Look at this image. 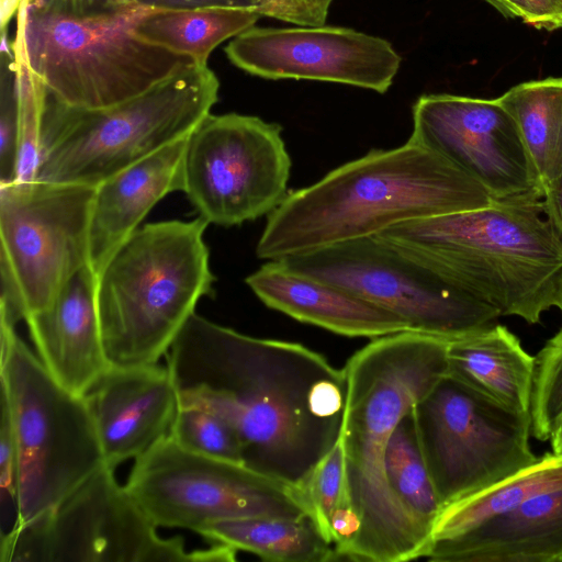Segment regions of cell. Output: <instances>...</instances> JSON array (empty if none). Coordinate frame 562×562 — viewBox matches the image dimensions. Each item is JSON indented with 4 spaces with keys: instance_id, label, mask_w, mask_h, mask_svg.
I'll use <instances>...</instances> for the list:
<instances>
[{
    "instance_id": "31",
    "label": "cell",
    "mask_w": 562,
    "mask_h": 562,
    "mask_svg": "<svg viewBox=\"0 0 562 562\" xmlns=\"http://www.w3.org/2000/svg\"><path fill=\"white\" fill-rule=\"evenodd\" d=\"M303 493L312 514L330 541L329 522L333 515L338 509L353 512L346 485L345 456L340 439L316 465Z\"/></svg>"
},
{
    "instance_id": "32",
    "label": "cell",
    "mask_w": 562,
    "mask_h": 562,
    "mask_svg": "<svg viewBox=\"0 0 562 562\" xmlns=\"http://www.w3.org/2000/svg\"><path fill=\"white\" fill-rule=\"evenodd\" d=\"M18 94L13 59L2 50L0 92V186L15 181L18 156Z\"/></svg>"
},
{
    "instance_id": "6",
    "label": "cell",
    "mask_w": 562,
    "mask_h": 562,
    "mask_svg": "<svg viewBox=\"0 0 562 562\" xmlns=\"http://www.w3.org/2000/svg\"><path fill=\"white\" fill-rule=\"evenodd\" d=\"M220 81L192 64L150 90L104 109H79L46 89L35 180L98 187L184 138L211 113Z\"/></svg>"
},
{
    "instance_id": "36",
    "label": "cell",
    "mask_w": 562,
    "mask_h": 562,
    "mask_svg": "<svg viewBox=\"0 0 562 562\" xmlns=\"http://www.w3.org/2000/svg\"><path fill=\"white\" fill-rule=\"evenodd\" d=\"M515 18L537 29H562V0H509Z\"/></svg>"
},
{
    "instance_id": "33",
    "label": "cell",
    "mask_w": 562,
    "mask_h": 562,
    "mask_svg": "<svg viewBox=\"0 0 562 562\" xmlns=\"http://www.w3.org/2000/svg\"><path fill=\"white\" fill-rule=\"evenodd\" d=\"M16 493H18V456L13 426L9 409L1 400V427H0V509L1 533L9 525L8 531L16 520ZM7 531V532H8ZM4 535V533H3ZM2 536V535H1Z\"/></svg>"
},
{
    "instance_id": "21",
    "label": "cell",
    "mask_w": 562,
    "mask_h": 562,
    "mask_svg": "<svg viewBox=\"0 0 562 562\" xmlns=\"http://www.w3.org/2000/svg\"><path fill=\"white\" fill-rule=\"evenodd\" d=\"M436 562H562V486L430 546Z\"/></svg>"
},
{
    "instance_id": "14",
    "label": "cell",
    "mask_w": 562,
    "mask_h": 562,
    "mask_svg": "<svg viewBox=\"0 0 562 562\" xmlns=\"http://www.w3.org/2000/svg\"><path fill=\"white\" fill-rule=\"evenodd\" d=\"M291 165L279 124L210 113L188 137L182 192L209 224L240 225L282 203Z\"/></svg>"
},
{
    "instance_id": "17",
    "label": "cell",
    "mask_w": 562,
    "mask_h": 562,
    "mask_svg": "<svg viewBox=\"0 0 562 562\" xmlns=\"http://www.w3.org/2000/svg\"><path fill=\"white\" fill-rule=\"evenodd\" d=\"M104 464L115 470L170 436L180 408L167 366H110L82 395Z\"/></svg>"
},
{
    "instance_id": "1",
    "label": "cell",
    "mask_w": 562,
    "mask_h": 562,
    "mask_svg": "<svg viewBox=\"0 0 562 562\" xmlns=\"http://www.w3.org/2000/svg\"><path fill=\"white\" fill-rule=\"evenodd\" d=\"M166 357L180 406L225 420L243 463L259 473L303 492L340 438L344 369L302 344L248 336L193 313Z\"/></svg>"
},
{
    "instance_id": "3",
    "label": "cell",
    "mask_w": 562,
    "mask_h": 562,
    "mask_svg": "<svg viewBox=\"0 0 562 562\" xmlns=\"http://www.w3.org/2000/svg\"><path fill=\"white\" fill-rule=\"evenodd\" d=\"M449 340L413 330L374 338L345 364L340 434L346 485L359 532L349 560L425 558L428 539L389 487L384 456L400 420L448 372Z\"/></svg>"
},
{
    "instance_id": "24",
    "label": "cell",
    "mask_w": 562,
    "mask_h": 562,
    "mask_svg": "<svg viewBox=\"0 0 562 562\" xmlns=\"http://www.w3.org/2000/svg\"><path fill=\"white\" fill-rule=\"evenodd\" d=\"M498 100L513 116L546 191L562 177V77L521 82Z\"/></svg>"
},
{
    "instance_id": "8",
    "label": "cell",
    "mask_w": 562,
    "mask_h": 562,
    "mask_svg": "<svg viewBox=\"0 0 562 562\" xmlns=\"http://www.w3.org/2000/svg\"><path fill=\"white\" fill-rule=\"evenodd\" d=\"M0 325L1 400L9 409L18 456L16 526L56 507L104 465V459L83 396L48 372L14 325L3 319Z\"/></svg>"
},
{
    "instance_id": "7",
    "label": "cell",
    "mask_w": 562,
    "mask_h": 562,
    "mask_svg": "<svg viewBox=\"0 0 562 562\" xmlns=\"http://www.w3.org/2000/svg\"><path fill=\"white\" fill-rule=\"evenodd\" d=\"M154 11L132 5L81 19L20 0L12 49L60 102L79 109L109 108L195 64L137 36V24Z\"/></svg>"
},
{
    "instance_id": "22",
    "label": "cell",
    "mask_w": 562,
    "mask_h": 562,
    "mask_svg": "<svg viewBox=\"0 0 562 562\" xmlns=\"http://www.w3.org/2000/svg\"><path fill=\"white\" fill-rule=\"evenodd\" d=\"M535 364L520 340L496 323L449 340L448 373L519 413H530Z\"/></svg>"
},
{
    "instance_id": "25",
    "label": "cell",
    "mask_w": 562,
    "mask_h": 562,
    "mask_svg": "<svg viewBox=\"0 0 562 562\" xmlns=\"http://www.w3.org/2000/svg\"><path fill=\"white\" fill-rule=\"evenodd\" d=\"M260 16L254 9L240 8L157 10L146 15L135 31L150 44L207 66L215 47L252 27Z\"/></svg>"
},
{
    "instance_id": "28",
    "label": "cell",
    "mask_w": 562,
    "mask_h": 562,
    "mask_svg": "<svg viewBox=\"0 0 562 562\" xmlns=\"http://www.w3.org/2000/svg\"><path fill=\"white\" fill-rule=\"evenodd\" d=\"M18 94V156L14 182L33 181L41 159V130L46 90L13 49Z\"/></svg>"
},
{
    "instance_id": "15",
    "label": "cell",
    "mask_w": 562,
    "mask_h": 562,
    "mask_svg": "<svg viewBox=\"0 0 562 562\" xmlns=\"http://www.w3.org/2000/svg\"><path fill=\"white\" fill-rule=\"evenodd\" d=\"M412 114L409 140L449 161L494 202L542 200L543 187L518 127L498 98L424 94Z\"/></svg>"
},
{
    "instance_id": "5",
    "label": "cell",
    "mask_w": 562,
    "mask_h": 562,
    "mask_svg": "<svg viewBox=\"0 0 562 562\" xmlns=\"http://www.w3.org/2000/svg\"><path fill=\"white\" fill-rule=\"evenodd\" d=\"M209 223L164 221L138 227L112 255L97 282V308L110 366L158 363L214 294L203 234Z\"/></svg>"
},
{
    "instance_id": "23",
    "label": "cell",
    "mask_w": 562,
    "mask_h": 562,
    "mask_svg": "<svg viewBox=\"0 0 562 562\" xmlns=\"http://www.w3.org/2000/svg\"><path fill=\"white\" fill-rule=\"evenodd\" d=\"M198 533L213 543L254 553L276 562L336 561L335 547L312 514L295 518L260 517L222 520Z\"/></svg>"
},
{
    "instance_id": "16",
    "label": "cell",
    "mask_w": 562,
    "mask_h": 562,
    "mask_svg": "<svg viewBox=\"0 0 562 562\" xmlns=\"http://www.w3.org/2000/svg\"><path fill=\"white\" fill-rule=\"evenodd\" d=\"M228 59L268 79L338 82L384 93L401 57L390 42L339 26L250 27L225 47Z\"/></svg>"
},
{
    "instance_id": "11",
    "label": "cell",
    "mask_w": 562,
    "mask_h": 562,
    "mask_svg": "<svg viewBox=\"0 0 562 562\" xmlns=\"http://www.w3.org/2000/svg\"><path fill=\"white\" fill-rule=\"evenodd\" d=\"M442 507L533 464L530 413L513 411L447 372L412 408Z\"/></svg>"
},
{
    "instance_id": "4",
    "label": "cell",
    "mask_w": 562,
    "mask_h": 562,
    "mask_svg": "<svg viewBox=\"0 0 562 562\" xmlns=\"http://www.w3.org/2000/svg\"><path fill=\"white\" fill-rule=\"evenodd\" d=\"M449 283L529 324L562 313V240L542 200L425 217L378 234Z\"/></svg>"
},
{
    "instance_id": "2",
    "label": "cell",
    "mask_w": 562,
    "mask_h": 562,
    "mask_svg": "<svg viewBox=\"0 0 562 562\" xmlns=\"http://www.w3.org/2000/svg\"><path fill=\"white\" fill-rule=\"evenodd\" d=\"M493 202L477 182L408 139L396 148L371 149L317 182L289 191L268 215L256 255L281 260Z\"/></svg>"
},
{
    "instance_id": "20",
    "label": "cell",
    "mask_w": 562,
    "mask_h": 562,
    "mask_svg": "<svg viewBox=\"0 0 562 562\" xmlns=\"http://www.w3.org/2000/svg\"><path fill=\"white\" fill-rule=\"evenodd\" d=\"M245 282L268 307L348 337L378 338L409 330L405 321L331 283L269 260Z\"/></svg>"
},
{
    "instance_id": "34",
    "label": "cell",
    "mask_w": 562,
    "mask_h": 562,
    "mask_svg": "<svg viewBox=\"0 0 562 562\" xmlns=\"http://www.w3.org/2000/svg\"><path fill=\"white\" fill-rule=\"evenodd\" d=\"M333 0H258L257 12L300 26L324 25Z\"/></svg>"
},
{
    "instance_id": "37",
    "label": "cell",
    "mask_w": 562,
    "mask_h": 562,
    "mask_svg": "<svg viewBox=\"0 0 562 562\" xmlns=\"http://www.w3.org/2000/svg\"><path fill=\"white\" fill-rule=\"evenodd\" d=\"M135 5L156 10H189L205 8H240L257 10L258 0H131Z\"/></svg>"
},
{
    "instance_id": "10",
    "label": "cell",
    "mask_w": 562,
    "mask_h": 562,
    "mask_svg": "<svg viewBox=\"0 0 562 562\" xmlns=\"http://www.w3.org/2000/svg\"><path fill=\"white\" fill-rule=\"evenodd\" d=\"M94 191L40 180L0 186V319L15 326L46 308L89 265Z\"/></svg>"
},
{
    "instance_id": "26",
    "label": "cell",
    "mask_w": 562,
    "mask_h": 562,
    "mask_svg": "<svg viewBox=\"0 0 562 562\" xmlns=\"http://www.w3.org/2000/svg\"><path fill=\"white\" fill-rule=\"evenodd\" d=\"M559 486H562V453L548 452L517 473L442 507L432 528L430 546L462 535Z\"/></svg>"
},
{
    "instance_id": "9",
    "label": "cell",
    "mask_w": 562,
    "mask_h": 562,
    "mask_svg": "<svg viewBox=\"0 0 562 562\" xmlns=\"http://www.w3.org/2000/svg\"><path fill=\"white\" fill-rule=\"evenodd\" d=\"M157 526L102 465L53 509L1 536V562H231L218 543L189 551Z\"/></svg>"
},
{
    "instance_id": "29",
    "label": "cell",
    "mask_w": 562,
    "mask_h": 562,
    "mask_svg": "<svg viewBox=\"0 0 562 562\" xmlns=\"http://www.w3.org/2000/svg\"><path fill=\"white\" fill-rule=\"evenodd\" d=\"M170 437L192 452L243 463L238 436L225 420L207 409L180 406Z\"/></svg>"
},
{
    "instance_id": "19",
    "label": "cell",
    "mask_w": 562,
    "mask_h": 562,
    "mask_svg": "<svg viewBox=\"0 0 562 562\" xmlns=\"http://www.w3.org/2000/svg\"><path fill=\"white\" fill-rule=\"evenodd\" d=\"M188 137L95 187L89 224V266L97 277L156 203L170 192L182 191Z\"/></svg>"
},
{
    "instance_id": "12",
    "label": "cell",
    "mask_w": 562,
    "mask_h": 562,
    "mask_svg": "<svg viewBox=\"0 0 562 562\" xmlns=\"http://www.w3.org/2000/svg\"><path fill=\"white\" fill-rule=\"evenodd\" d=\"M125 486L157 527L198 532L222 520L312 514L301 490L187 450L170 436L135 459Z\"/></svg>"
},
{
    "instance_id": "40",
    "label": "cell",
    "mask_w": 562,
    "mask_h": 562,
    "mask_svg": "<svg viewBox=\"0 0 562 562\" xmlns=\"http://www.w3.org/2000/svg\"><path fill=\"white\" fill-rule=\"evenodd\" d=\"M492 7H494L498 12L504 14L507 18H515L514 10L509 0H485Z\"/></svg>"
},
{
    "instance_id": "13",
    "label": "cell",
    "mask_w": 562,
    "mask_h": 562,
    "mask_svg": "<svg viewBox=\"0 0 562 562\" xmlns=\"http://www.w3.org/2000/svg\"><path fill=\"white\" fill-rule=\"evenodd\" d=\"M279 261L395 314L409 330L447 340L484 329L501 316L495 307L456 288L376 235Z\"/></svg>"
},
{
    "instance_id": "35",
    "label": "cell",
    "mask_w": 562,
    "mask_h": 562,
    "mask_svg": "<svg viewBox=\"0 0 562 562\" xmlns=\"http://www.w3.org/2000/svg\"><path fill=\"white\" fill-rule=\"evenodd\" d=\"M44 9L74 18H93L135 5L131 0H32Z\"/></svg>"
},
{
    "instance_id": "38",
    "label": "cell",
    "mask_w": 562,
    "mask_h": 562,
    "mask_svg": "<svg viewBox=\"0 0 562 562\" xmlns=\"http://www.w3.org/2000/svg\"><path fill=\"white\" fill-rule=\"evenodd\" d=\"M542 205L546 217L562 240V177L546 189Z\"/></svg>"
},
{
    "instance_id": "39",
    "label": "cell",
    "mask_w": 562,
    "mask_h": 562,
    "mask_svg": "<svg viewBox=\"0 0 562 562\" xmlns=\"http://www.w3.org/2000/svg\"><path fill=\"white\" fill-rule=\"evenodd\" d=\"M549 440L552 452L562 453V415L558 419Z\"/></svg>"
},
{
    "instance_id": "30",
    "label": "cell",
    "mask_w": 562,
    "mask_h": 562,
    "mask_svg": "<svg viewBox=\"0 0 562 562\" xmlns=\"http://www.w3.org/2000/svg\"><path fill=\"white\" fill-rule=\"evenodd\" d=\"M535 362L531 435L546 441L562 415V327L541 348Z\"/></svg>"
},
{
    "instance_id": "27",
    "label": "cell",
    "mask_w": 562,
    "mask_h": 562,
    "mask_svg": "<svg viewBox=\"0 0 562 562\" xmlns=\"http://www.w3.org/2000/svg\"><path fill=\"white\" fill-rule=\"evenodd\" d=\"M384 470L397 503L430 546L432 528L442 506L420 450L412 409L400 420L390 437Z\"/></svg>"
},
{
    "instance_id": "18",
    "label": "cell",
    "mask_w": 562,
    "mask_h": 562,
    "mask_svg": "<svg viewBox=\"0 0 562 562\" xmlns=\"http://www.w3.org/2000/svg\"><path fill=\"white\" fill-rule=\"evenodd\" d=\"M97 282L91 267L85 266L46 308L24 321L42 363L79 395L110 367L100 331Z\"/></svg>"
}]
</instances>
